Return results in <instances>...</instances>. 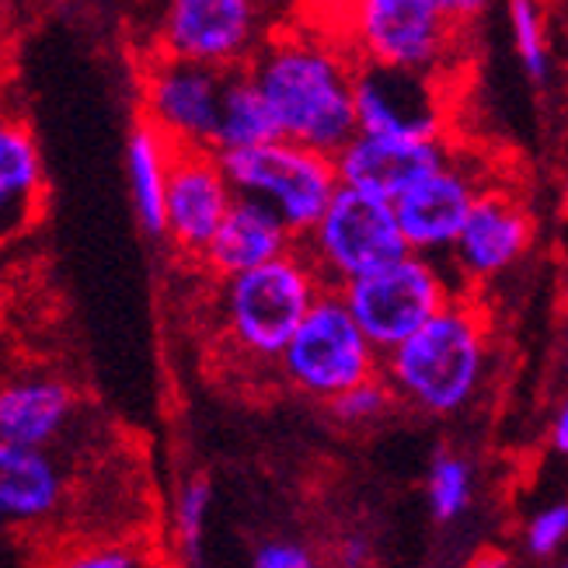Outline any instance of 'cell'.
Here are the masks:
<instances>
[{
    "instance_id": "4fadbf2b",
    "label": "cell",
    "mask_w": 568,
    "mask_h": 568,
    "mask_svg": "<svg viewBox=\"0 0 568 568\" xmlns=\"http://www.w3.org/2000/svg\"><path fill=\"white\" fill-rule=\"evenodd\" d=\"M356 133L402 140H447V94L439 78L356 63Z\"/></svg>"
},
{
    "instance_id": "9c48e42d",
    "label": "cell",
    "mask_w": 568,
    "mask_h": 568,
    "mask_svg": "<svg viewBox=\"0 0 568 568\" xmlns=\"http://www.w3.org/2000/svg\"><path fill=\"white\" fill-rule=\"evenodd\" d=\"M268 39V11L255 0H168L154 53L216 73H237Z\"/></svg>"
},
{
    "instance_id": "e0dca14e",
    "label": "cell",
    "mask_w": 568,
    "mask_h": 568,
    "mask_svg": "<svg viewBox=\"0 0 568 568\" xmlns=\"http://www.w3.org/2000/svg\"><path fill=\"white\" fill-rule=\"evenodd\" d=\"M81 398L73 384L49 369L0 374V439L29 450H53L73 426Z\"/></svg>"
},
{
    "instance_id": "277c9868",
    "label": "cell",
    "mask_w": 568,
    "mask_h": 568,
    "mask_svg": "<svg viewBox=\"0 0 568 568\" xmlns=\"http://www.w3.org/2000/svg\"><path fill=\"white\" fill-rule=\"evenodd\" d=\"M335 293L377 356L398 349L418 328L429 325L454 296H460L447 265L412 252Z\"/></svg>"
},
{
    "instance_id": "3957f363",
    "label": "cell",
    "mask_w": 568,
    "mask_h": 568,
    "mask_svg": "<svg viewBox=\"0 0 568 568\" xmlns=\"http://www.w3.org/2000/svg\"><path fill=\"white\" fill-rule=\"evenodd\" d=\"M325 293L301 252L231 280H213V338L241 369H276L286 342L311 304Z\"/></svg>"
},
{
    "instance_id": "8fae6325",
    "label": "cell",
    "mask_w": 568,
    "mask_h": 568,
    "mask_svg": "<svg viewBox=\"0 0 568 568\" xmlns=\"http://www.w3.org/2000/svg\"><path fill=\"white\" fill-rule=\"evenodd\" d=\"M534 213L520 195L506 185H485L443 265L460 293H475L520 265L534 248Z\"/></svg>"
},
{
    "instance_id": "7c38bea8",
    "label": "cell",
    "mask_w": 568,
    "mask_h": 568,
    "mask_svg": "<svg viewBox=\"0 0 568 568\" xmlns=\"http://www.w3.org/2000/svg\"><path fill=\"white\" fill-rule=\"evenodd\" d=\"M485 185L488 182L481 168L471 158L450 151L447 161L390 203L398 231L405 237V248L433 262L447 258Z\"/></svg>"
},
{
    "instance_id": "7a4b0ae2",
    "label": "cell",
    "mask_w": 568,
    "mask_h": 568,
    "mask_svg": "<svg viewBox=\"0 0 568 568\" xmlns=\"http://www.w3.org/2000/svg\"><path fill=\"white\" fill-rule=\"evenodd\" d=\"M491 363V321L475 293H460L429 325L381 356L394 402L433 418L471 408Z\"/></svg>"
},
{
    "instance_id": "cb8c5ba5",
    "label": "cell",
    "mask_w": 568,
    "mask_h": 568,
    "mask_svg": "<svg viewBox=\"0 0 568 568\" xmlns=\"http://www.w3.org/2000/svg\"><path fill=\"white\" fill-rule=\"evenodd\" d=\"M210 509H213V485L206 475H192L175 503V537H179V551L185 555L189 565L203 561V540H206V524H210Z\"/></svg>"
},
{
    "instance_id": "8992f818",
    "label": "cell",
    "mask_w": 568,
    "mask_h": 568,
    "mask_svg": "<svg viewBox=\"0 0 568 568\" xmlns=\"http://www.w3.org/2000/svg\"><path fill=\"white\" fill-rule=\"evenodd\" d=\"M457 36L439 0H356L342 42L356 63L443 78L457 57Z\"/></svg>"
},
{
    "instance_id": "484cf974",
    "label": "cell",
    "mask_w": 568,
    "mask_h": 568,
    "mask_svg": "<svg viewBox=\"0 0 568 568\" xmlns=\"http://www.w3.org/2000/svg\"><path fill=\"white\" fill-rule=\"evenodd\" d=\"M53 568H168L151 548L133 540H98L57 558Z\"/></svg>"
},
{
    "instance_id": "5bb4252c",
    "label": "cell",
    "mask_w": 568,
    "mask_h": 568,
    "mask_svg": "<svg viewBox=\"0 0 568 568\" xmlns=\"http://www.w3.org/2000/svg\"><path fill=\"white\" fill-rule=\"evenodd\" d=\"M234 203V189L213 151H171L164 189V237L182 258H200L220 220Z\"/></svg>"
},
{
    "instance_id": "1f68e13d",
    "label": "cell",
    "mask_w": 568,
    "mask_h": 568,
    "mask_svg": "<svg viewBox=\"0 0 568 568\" xmlns=\"http://www.w3.org/2000/svg\"><path fill=\"white\" fill-rule=\"evenodd\" d=\"M551 447H555L558 454L568 450V408H565V405L555 412V423H551Z\"/></svg>"
},
{
    "instance_id": "ba28073f",
    "label": "cell",
    "mask_w": 568,
    "mask_h": 568,
    "mask_svg": "<svg viewBox=\"0 0 568 568\" xmlns=\"http://www.w3.org/2000/svg\"><path fill=\"white\" fill-rule=\"evenodd\" d=\"M216 158L234 195L255 200L268 213H276L280 224L296 241L314 227V220L325 213L338 189L332 158L307 151V146L290 140H268L248 146V151Z\"/></svg>"
},
{
    "instance_id": "9a60e30c",
    "label": "cell",
    "mask_w": 568,
    "mask_h": 568,
    "mask_svg": "<svg viewBox=\"0 0 568 568\" xmlns=\"http://www.w3.org/2000/svg\"><path fill=\"white\" fill-rule=\"evenodd\" d=\"M447 140H402V136H369L356 133L332 158L335 179L342 189L374 195L381 203H394L418 179L450 158Z\"/></svg>"
},
{
    "instance_id": "7402d4cb",
    "label": "cell",
    "mask_w": 568,
    "mask_h": 568,
    "mask_svg": "<svg viewBox=\"0 0 568 568\" xmlns=\"http://www.w3.org/2000/svg\"><path fill=\"white\" fill-rule=\"evenodd\" d=\"M506 14H509L516 60H520L527 81L537 88H548L551 73H555V53H551V39H548L545 4H540V0H509Z\"/></svg>"
},
{
    "instance_id": "603a6c76",
    "label": "cell",
    "mask_w": 568,
    "mask_h": 568,
    "mask_svg": "<svg viewBox=\"0 0 568 568\" xmlns=\"http://www.w3.org/2000/svg\"><path fill=\"white\" fill-rule=\"evenodd\" d=\"M426 496H429V509L439 524H454L471 509L475 499V467L467 457H460L457 450L439 447L429 475H426Z\"/></svg>"
},
{
    "instance_id": "f1b7e54d",
    "label": "cell",
    "mask_w": 568,
    "mask_h": 568,
    "mask_svg": "<svg viewBox=\"0 0 568 568\" xmlns=\"http://www.w3.org/2000/svg\"><path fill=\"white\" fill-rule=\"evenodd\" d=\"M304 8H307V18H311L314 29L342 39V29L353 14L356 0H304Z\"/></svg>"
},
{
    "instance_id": "5b68a950",
    "label": "cell",
    "mask_w": 568,
    "mask_h": 568,
    "mask_svg": "<svg viewBox=\"0 0 568 568\" xmlns=\"http://www.w3.org/2000/svg\"><path fill=\"white\" fill-rule=\"evenodd\" d=\"M296 252L325 290H342L408 255L390 203L342 185L314 227L296 241Z\"/></svg>"
},
{
    "instance_id": "ffe728a7",
    "label": "cell",
    "mask_w": 568,
    "mask_h": 568,
    "mask_svg": "<svg viewBox=\"0 0 568 568\" xmlns=\"http://www.w3.org/2000/svg\"><path fill=\"white\" fill-rule=\"evenodd\" d=\"M171 151L175 146L146 126L143 119H136L126 143V175H130L136 220L151 237H164V189H168Z\"/></svg>"
},
{
    "instance_id": "4316f807",
    "label": "cell",
    "mask_w": 568,
    "mask_h": 568,
    "mask_svg": "<svg viewBox=\"0 0 568 568\" xmlns=\"http://www.w3.org/2000/svg\"><path fill=\"white\" fill-rule=\"evenodd\" d=\"M565 534H568V506L565 503H548L540 506L530 520H527V530H524V540H527V551L534 558H551L561 551L565 545Z\"/></svg>"
},
{
    "instance_id": "83f0119b",
    "label": "cell",
    "mask_w": 568,
    "mask_h": 568,
    "mask_svg": "<svg viewBox=\"0 0 568 568\" xmlns=\"http://www.w3.org/2000/svg\"><path fill=\"white\" fill-rule=\"evenodd\" d=\"M252 568H321V561L301 540H265L252 558Z\"/></svg>"
},
{
    "instance_id": "d4e9b609",
    "label": "cell",
    "mask_w": 568,
    "mask_h": 568,
    "mask_svg": "<svg viewBox=\"0 0 568 568\" xmlns=\"http://www.w3.org/2000/svg\"><path fill=\"white\" fill-rule=\"evenodd\" d=\"M394 405L398 402H394V394L384 384V377H374V381H363L345 394H338V398L328 402L325 408L345 429H369V426H377L381 418H387L394 412Z\"/></svg>"
},
{
    "instance_id": "ac0fdd59",
    "label": "cell",
    "mask_w": 568,
    "mask_h": 568,
    "mask_svg": "<svg viewBox=\"0 0 568 568\" xmlns=\"http://www.w3.org/2000/svg\"><path fill=\"white\" fill-rule=\"evenodd\" d=\"M290 252H296V237L280 224V216L268 213L255 200L234 195L227 216L220 220V227L213 231L210 244L195 262L210 280H231Z\"/></svg>"
},
{
    "instance_id": "f546056e",
    "label": "cell",
    "mask_w": 568,
    "mask_h": 568,
    "mask_svg": "<svg viewBox=\"0 0 568 568\" xmlns=\"http://www.w3.org/2000/svg\"><path fill=\"white\" fill-rule=\"evenodd\" d=\"M496 0H439L443 14L450 18L454 29H467V24H475Z\"/></svg>"
},
{
    "instance_id": "836d02e7",
    "label": "cell",
    "mask_w": 568,
    "mask_h": 568,
    "mask_svg": "<svg viewBox=\"0 0 568 568\" xmlns=\"http://www.w3.org/2000/svg\"><path fill=\"white\" fill-rule=\"evenodd\" d=\"M255 4H262V8L268 11V4H276V0H255Z\"/></svg>"
},
{
    "instance_id": "d6986e66",
    "label": "cell",
    "mask_w": 568,
    "mask_h": 568,
    "mask_svg": "<svg viewBox=\"0 0 568 568\" xmlns=\"http://www.w3.org/2000/svg\"><path fill=\"white\" fill-rule=\"evenodd\" d=\"M67 499V475L53 450L0 439V527L29 530L53 520Z\"/></svg>"
},
{
    "instance_id": "4dcf8cb0",
    "label": "cell",
    "mask_w": 568,
    "mask_h": 568,
    "mask_svg": "<svg viewBox=\"0 0 568 568\" xmlns=\"http://www.w3.org/2000/svg\"><path fill=\"white\" fill-rule=\"evenodd\" d=\"M335 565L338 568H366L369 565V540L359 534L342 537L338 548H335Z\"/></svg>"
},
{
    "instance_id": "44dd1931",
    "label": "cell",
    "mask_w": 568,
    "mask_h": 568,
    "mask_svg": "<svg viewBox=\"0 0 568 568\" xmlns=\"http://www.w3.org/2000/svg\"><path fill=\"white\" fill-rule=\"evenodd\" d=\"M280 140L273 115H268L262 94L248 81V73L237 70L227 73L224 94H220V112H216V133H213V154H234L248 151V146Z\"/></svg>"
},
{
    "instance_id": "30bf717a",
    "label": "cell",
    "mask_w": 568,
    "mask_h": 568,
    "mask_svg": "<svg viewBox=\"0 0 568 568\" xmlns=\"http://www.w3.org/2000/svg\"><path fill=\"white\" fill-rule=\"evenodd\" d=\"M227 73L151 53L140 70V119L175 151H213Z\"/></svg>"
},
{
    "instance_id": "2e32d148",
    "label": "cell",
    "mask_w": 568,
    "mask_h": 568,
    "mask_svg": "<svg viewBox=\"0 0 568 568\" xmlns=\"http://www.w3.org/2000/svg\"><path fill=\"white\" fill-rule=\"evenodd\" d=\"M49 179L32 122L0 102V252L24 241L45 216Z\"/></svg>"
},
{
    "instance_id": "d6a6232c",
    "label": "cell",
    "mask_w": 568,
    "mask_h": 568,
    "mask_svg": "<svg viewBox=\"0 0 568 568\" xmlns=\"http://www.w3.org/2000/svg\"><path fill=\"white\" fill-rule=\"evenodd\" d=\"M471 568H509V558L506 555H481L471 561Z\"/></svg>"
},
{
    "instance_id": "52a82bcc",
    "label": "cell",
    "mask_w": 568,
    "mask_h": 568,
    "mask_svg": "<svg viewBox=\"0 0 568 568\" xmlns=\"http://www.w3.org/2000/svg\"><path fill=\"white\" fill-rule=\"evenodd\" d=\"M276 374L296 394L328 405L349 387L381 377V356L356 328L342 296L325 290L286 342Z\"/></svg>"
},
{
    "instance_id": "6da1fadb",
    "label": "cell",
    "mask_w": 568,
    "mask_h": 568,
    "mask_svg": "<svg viewBox=\"0 0 568 568\" xmlns=\"http://www.w3.org/2000/svg\"><path fill=\"white\" fill-rule=\"evenodd\" d=\"M244 73L262 94L280 140L335 158L356 136V60L338 36L314 24L268 32Z\"/></svg>"
}]
</instances>
